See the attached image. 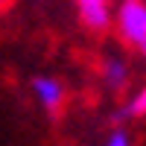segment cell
Segmentation results:
<instances>
[{"label":"cell","instance_id":"cell-4","mask_svg":"<svg viewBox=\"0 0 146 146\" xmlns=\"http://www.w3.org/2000/svg\"><path fill=\"white\" fill-rule=\"evenodd\" d=\"M100 79H102V85L108 91H123L126 85H129V79H131V67H129V62L120 53H105L102 56V62H100Z\"/></svg>","mask_w":146,"mask_h":146},{"label":"cell","instance_id":"cell-5","mask_svg":"<svg viewBox=\"0 0 146 146\" xmlns=\"http://www.w3.org/2000/svg\"><path fill=\"white\" fill-rule=\"evenodd\" d=\"M146 117V85L137 88V94H131V100L120 108V120H137Z\"/></svg>","mask_w":146,"mask_h":146},{"label":"cell","instance_id":"cell-1","mask_svg":"<svg viewBox=\"0 0 146 146\" xmlns=\"http://www.w3.org/2000/svg\"><path fill=\"white\" fill-rule=\"evenodd\" d=\"M114 29L120 41L146 62V0H120L114 9Z\"/></svg>","mask_w":146,"mask_h":146},{"label":"cell","instance_id":"cell-6","mask_svg":"<svg viewBox=\"0 0 146 146\" xmlns=\"http://www.w3.org/2000/svg\"><path fill=\"white\" fill-rule=\"evenodd\" d=\"M102 146H131V137H129V131H123V129H114L111 135L105 137V143Z\"/></svg>","mask_w":146,"mask_h":146},{"label":"cell","instance_id":"cell-3","mask_svg":"<svg viewBox=\"0 0 146 146\" xmlns=\"http://www.w3.org/2000/svg\"><path fill=\"white\" fill-rule=\"evenodd\" d=\"M29 91L35 96V102H38L44 111H50V114H58L64 108V102H67V88H64V82L56 79V76H35Z\"/></svg>","mask_w":146,"mask_h":146},{"label":"cell","instance_id":"cell-2","mask_svg":"<svg viewBox=\"0 0 146 146\" xmlns=\"http://www.w3.org/2000/svg\"><path fill=\"white\" fill-rule=\"evenodd\" d=\"M73 6H76V15H79L85 29L108 32L114 27V9L117 6H111V0H73Z\"/></svg>","mask_w":146,"mask_h":146}]
</instances>
